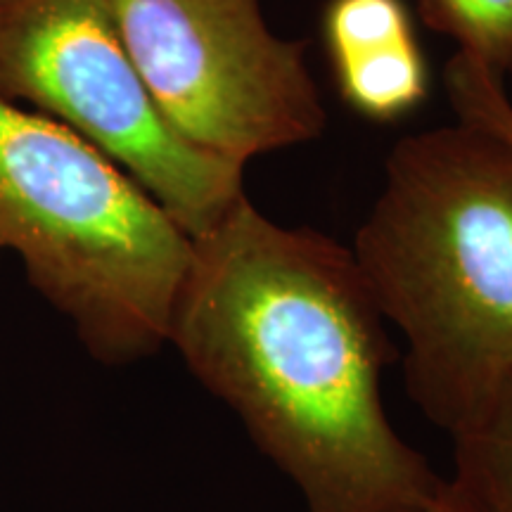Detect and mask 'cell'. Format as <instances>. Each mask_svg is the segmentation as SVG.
I'll use <instances>...</instances> for the list:
<instances>
[{
  "mask_svg": "<svg viewBox=\"0 0 512 512\" xmlns=\"http://www.w3.org/2000/svg\"><path fill=\"white\" fill-rule=\"evenodd\" d=\"M384 323L349 247L242 195L192 240L169 344L304 512H425L446 479L384 411Z\"/></svg>",
  "mask_w": 512,
  "mask_h": 512,
  "instance_id": "obj_1",
  "label": "cell"
},
{
  "mask_svg": "<svg viewBox=\"0 0 512 512\" xmlns=\"http://www.w3.org/2000/svg\"><path fill=\"white\" fill-rule=\"evenodd\" d=\"M354 259L406 339L408 396L453 437L512 382V150L458 121L394 145Z\"/></svg>",
  "mask_w": 512,
  "mask_h": 512,
  "instance_id": "obj_2",
  "label": "cell"
},
{
  "mask_svg": "<svg viewBox=\"0 0 512 512\" xmlns=\"http://www.w3.org/2000/svg\"><path fill=\"white\" fill-rule=\"evenodd\" d=\"M102 366L169 344L192 238L117 162L72 128L0 100V256Z\"/></svg>",
  "mask_w": 512,
  "mask_h": 512,
  "instance_id": "obj_3",
  "label": "cell"
},
{
  "mask_svg": "<svg viewBox=\"0 0 512 512\" xmlns=\"http://www.w3.org/2000/svg\"><path fill=\"white\" fill-rule=\"evenodd\" d=\"M0 100L93 143L192 240L245 195V166L190 145L159 112L110 0H0Z\"/></svg>",
  "mask_w": 512,
  "mask_h": 512,
  "instance_id": "obj_4",
  "label": "cell"
},
{
  "mask_svg": "<svg viewBox=\"0 0 512 512\" xmlns=\"http://www.w3.org/2000/svg\"><path fill=\"white\" fill-rule=\"evenodd\" d=\"M147 93L178 136L247 166L323 136L304 41L268 27L261 0H110Z\"/></svg>",
  "mask_w": 512,
  "mask_h": 512,
  "instance_id": "obj_5",
  "label": "cell"
},
{
  "mask_svg": "<svg viewBox=\"0 0 512 512\" xmlns=\"http://www.w3.org/2000/svg\"><path fill=\"white\" fill-rule=\"evenodd\" d=\"M342 98L363 117L389 121L425 100L427 69L415 38L335 62Z\"/></svg>",
  "mask_w": 512,
  "mask_h": 512,
  "instance_id": "obj_6",
  "label": "cell"
},
{
  "mask_svg": "<svg viewBox=\"0 0 512 512\" xmlns=\"http://www.w3.org/2000/svg\"><path fill=\"white\" fill-rule=\"evenodd\" d=\"M451 479L482 512H512V382L482 422L453 437Z\"/></svg>",
  "mask_w": 512,
  "mask_h": 512,
  "instance_id": "obj_7",
  "label": "cell"
},
{
  "mask_svg": "<svg viewBox=\"0 0 512 512\" xmlns=\"http://www.w3.org/2000/svg\"><path fill=\"white\" fill-rule=\"evenodd\" d=\"M425 22L503 76L512 69V0H418Z\"/></svg>",
  "mask_w": 512,
  "mask_h": 512,
  "instance_id": "obj_8",
  "label": "cell"
},
{
  "mask_svg": "<svg viewBox=\"0 0 512 512\" xmlns=\"http://www.w3.org/2000/svg\"><path fill=\"white\" fill-rule=\"evenodd\" d=\"M323 27L332 62L413 38L401 0H330Z\"/></svg>",
  "mask_w": 512,
  "mask_h": 512,
  "instance_id": "obj_9",
  "label": "cell"
},
{
  "mask_svg": "<svg viewBox=\"0 0 512 512\" xmlns=\"http://www.w3.org/2000/svg\"><path fill=\"white\" fill-rule=\"evenodd\" d=\"M446 91L458 121L482 128L512 150V100L501 74L458 50L446 64Z\"/></svg>",
  "mask_w": 512,
  "mask_h": 512,
  "instance_id": "obj_10",
  "label": "cell"
},
{
  "mask_svg": "<svg viewBox=\"0 0 512 512\" xmlns=\"http://www.w3.org/2000/svg\"><path fill=\"white\" fill-rule=\"evenodd\" d=\"M425 512H482V510H479L477 503L472 501V498L467 496L451 477H448L446 486L437 496V501H434Z\"/></svg>",
  "mask_w": 512,
  "mask_h": 512,
  "instance_id": "obj_11",
  "label": "cell"
},
{
  "mask_svg": "<svg viewBox=\"0 0 512 512\" xmlns=\"http://www.w3.org/2000/svg\"><path fill=\"white\" fill-rule=\"evenodd\" d=\"M510 100H512V95H510Z\"/></svg>",
  "mask_w": 512,
  "mask_h": 512,
  "instance_id": "obj_12",
  "label": "cell"
}]
</instances>
